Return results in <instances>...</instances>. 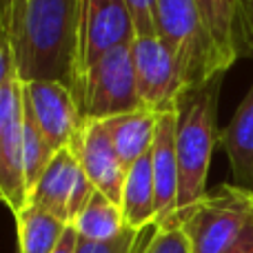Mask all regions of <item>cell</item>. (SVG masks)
<instances>
[{
	"label": "cell",
	"instance_id": "1",
	"mask_svg": "<svg viewBox=\"0 0 253 253\" xmlns=\"http://www.w3.org/2000/svg\"><path fill=\"white\" fill-rule=\"evenodd\" d=\"M0 27L22 83L60 80L74 89L80 0H11L0 13Z\"/></svg>",
	"mask_w": 253,
	"mask_h": 253
},
{
	"label": "cell",
	"instance_id": "2",
	"mask_svg": "<svg viewBox=\"0 0 253 253\" xmlns=\"http://www.w3.org/2000/svg\"><path fill=\"white\" fill-rule=\"evenodd\" d=\"M222 76L191 89L178 102V126H175V151L180 162V198L178 209L169 224H180L193 205L207 196V175L211 156L220 142L218 133V102L222 89Z\"/></svg>",
	"mask_w": 253,
	"mask_h": 253
},
{
	"label": "cell",
	"instance_id": "3",
	"mask_svg": "<svg viewBox=\"0 0 253 253\" xmlns=\"http://www.w3.org/2000/svg\"><path fill=\"white\" fill-rule=\"evenodd\" d=\"M156 36L175 53L191 89L229 71L196 0H156Z\"/></svg>",
	"mask_w": 253,
	"mask_h": 253
},
{
	"label": "cell",
	"instance_id": "4",
	"mask_svg": "<svg viewBox=\"0 0 253 253\" xmlns=\"http://www.w3.org/2000/svg\"><path fill=\"white\" fill-rule=\"evenodd\" d=\"M25 142V84L18 78L9 44L0 47V193L13 218L29 205L22 162Z\"/></svg>",
	"mask_w": 253,
	"mask_h": 253
},
{
	"label": "cell",
	"instance_id": "5",
	"mask_svg": "<svg viewBox=\"0 0 253 253\" xmlns=\"http://www.w3.org/2000/svg\"><path fill=\"white\" fill-rule=\"evenodd\" d=\"M253 224V196L231 182L209 191L180 220L193 253H229Z\"/></svg>",
	"mask_w": 253,
	"mask_h": 253
},
{
	"label": "cell",
	"instance_id": "6",
	"mask_svg": "<svg viewBox=\"0 0 253 253\" xmlns=\"http://www.w3.org/2000/svg\"><path fill=\"white\" fill-rule=\"evenodd\" d=\"M84 120H107L142 109L131 47L105 53L76 89Z\"/></svg>",
	"mask_w": 253,
	"mask_h": 253
},
{
	"label": "cell",
	"instance_id": "7",
	"mask_svg": "<svg viewBox=\"0 0 253 253\" xmlns=\"http://www.w3.org/2000/svg\"><path fill=\"white\" fill-rule=\"evenodd\" d=\"M135 38V25L125 0H80V42L74 93L91 65L114 49L131 47Z\"/></svg>",
	"mask_w": 253,
	"mask_h": 253
},
{
	"label": "cell",
	"instance_id": "8",
	"mask_svg": "<svg viewBox=\"0 0 253 253\" xmlns=\"http://www.w3.org/2000/svg\"><path fill=\"white\" fill-rule=\"evenodd\" d=\"M142 107L156 114L178 109V102L191 91L175 53L158 36H138L131 44Z\"/></svg>",
	"mask_w": 253,
	"mask_h": 253
},
{
	"label": "cell",
	"instance_id": "9",
	"mask_svg": "<svg viewBox=\"0 0 253 253\" xmlns=\"http://www.w3.org/2000/svg\"><path fill=\"white\" fill-rule=\"evenodd\" d=\"M25 84V105L47 135L53 151L71 147L84 125L78 98L60 80H34Z\"/></svg>",
	"mask_w": 253,
	"mask_h": 253
},
{
	"label": "cell",
	"instance_id": "10",
	"mask_svg": "<svg viewBox=\"0 0 253 253\" xmlns=\"http://www.w3.org/2000/svg\"><path fill=\"white\" fill-rule=\"evenodd\" d=\"M71 149L76 151L84 175L91 180L96 191L120 205L129 167L120 160L105 123L102 120H84Z\"/></svg>",
	"mask_w": 253,
	"mask_h": 253
},
{
	"label": "cell",
	"instance_id": "11",
	"mask_svg": "<svg viewBox=\"0 0 253 253\" xmlns=\"http://www.w3.org/2000/svg\"><path fill=\"white\" fill-rule=\"evenodd\" d=\"M175 126L178 111L158 116L156 138L151 147V169L156 184V224L165 227L173 220L180 198V162L175 151Z\"/></svg>",
	"mask_w": 253,
	"mask_h": 253
},
{
	"label": "cell",
	"instance_id": "12",
	"mask_svg": "<svg viewBox=\"0 0 253 253\" xmlns=\"http://www.w3.org/2000/svg\"><path fill=\"white\" fill-rule=\"evenodd\" d=\"M80 178H83V167L76 151L71 147L60 149L40 175L36 187L31 189L29 205L40 207L69 224V205Z\"/></svg>",
	"mask_w": 253,
	"mask_h": 253
},
{
	"label": "cell",
	"instance_id": "13",
	"mask_svg": "<svg viewBox=\"0 0 253 253\" xmlns=\"http://www.w3.org/2000/svg\"><path fill=\"white\" fill-rule=\"evenodd\" d=\"M220 144L227 153L231 184L253 196V83L220 133Z\"/></svg>",
	"mask_w": 253,
	"mask_h": 253
},
{
	"label": "cell",
	"instance_id": "14",
	"mask_svg": "<svg viewBox=\"0 0 253 253\" xmlns=\"http://www.w3.org/2000/svg\"><path fill=\"white\" fill-rule=\"evenodd\" d=\"M120 209L125 215V224L133 231L156 224V184H153L151 151L129 167Z\"/></svg>",
	"mask_w": 253,
	"mask_h": 253
},
{
	"label": "cell",
	"instance_id": "15",
	"mask_svg": "<svg viewBox=\"0 0 253 253\" xmlns=\"http://www.w3.org/2000/svg\"><path fill=\"white\" fill-rule=\"evenodd\" d=\"M156 111L149 109H138L129 111V114L116 116V118L102 120L109 131L114 147L118 151L120 160L126 167L135 165L142 156H147L153 147V138H156V125H158Z\"/></svg>",
	"mask_w": 253,
	"mask_h": 253
},
{
	"label": "cell",
	"instance_id": "16",
	"mask_svg": "<svg viewBox=\"0 0 253 253\" xmlns=\"http://www.w3.org/2000/svg\"><path fill=\"white\" fill-rule=\"evenodd\" d=\"M205 25L222 56L224 65H231L240 58V2L238 0H196Z\"/></svg>",
	"mask_w": 253,
	"mask_h": 253
},
{
	"label": "cell",
	"instance_id": "17",
	"mask_svg": "<svg viewBox=\"0 0 253 253\" xmlns=\"http://www.w3.org/2000/svg\"><path fill=\"white\" fill-rule=\"evenodd\" d=\"M67 229L69 224L58 215L36 205H27L16 215L18 253H53L65 238Z\"/></svg>",
	"mask_w": 253,
	"mask_h": 253
},
{
	"label": "cell",
	"instance_id": "18",
	"mask_svg": "<svg viewBox=\"0 0 253 253\" xmlns=\"http://www.w3.org/2000/svg\"><path fill=\"white\" fill-rule=\"evenodd\" d=\"M71 227H74V231L83 240L109 242V240H116L125 231L126 224H125V215L118 202L109 200L107 196L96 191V196L80 211V215L74 220Z\"/></svg>",
	"mask_w": 253,
	"mask_h": 253
},
{
	"label": "cell",
	"instance_id": "19",
	"mask_svg": "<svg viewBox=\"0 0 253 253\" xmlns=\"http://www.w3.org/2000/svg\"><path fill=\"white\" fill-rule=\"evenodd\" d=\"M56 151L49 144L47 135L42 133L40 125L36 123L34 114L27 109L25 105V142H22V162H25V180L27 189L36 187V182L40 180V175L44 173V169L49 167V162L53 160Z\"/></svg>",
	"mask_w": 253,
	"mask_h": 253
},
{
	"label": "cell",
	"instance_id": "20",
	"mask_svg": "<svg viewBox=\"0 0 253 253\" xmlns=\"http://www.w3.org/2000/svg\"><path fill=\"white\" fill-rule=\"evenodd\" d=\"M135 253H193V249L182 227L149 224V227L140 229Z\"/></svg>",
	"mask_w": 253,
	"mask_h": 253
},
{
	"label": "cell",
	"instance_id": "21",
	"mask_svg": "<svg viewBox=\"0 0 253 253\" xmlns=\"http://www.w3.org/2000/svg\"><path fill=\"white\" fill-rule=\"evenodd\" d=\"M138 236L140 231H133V229L126 227L116 240H109V242H89L78 238L76 253H135V249H138Z\"/></svg>",
	"mask_w": 253,
	"mask_h": 253
},
{
	"label": "cell",
	"instance_id": "22",
	"mask_svg": "<svg viewBox=\"0 0 253 253\" xmlns=\"http://www.w3.org/2000/svg\"><path fill=\"white\" fill-rule=\"evenodd\" d=\"M138 36H156V0H125Z\"/></svg>",
	"mask_w": 253,
	"mask_h": 253
},
{
	"label": "cell",
	"instance_id": "23",
	"mask_svg": "<svg viewBox=\"0 0 253 253\" xmlns=\"http://www.w3.org/2000/svg\"><path fill=\"white\" fill-rule=\"evenodd\" d=\"M240 2V58L253 56V0H238Z\"/></svg>",
	"mask_w": 253,
	"mask_h": 253
},
{
	"label": "cell",
	"instance_id": "24",
	"mask_svg": "<svg viewBox=\"0 0 253 253\" xmlns=\"http://www.w3.org/2000/svg\"><path fill=\"white\" fill-rule=\"evenodd\" d=\"M76 247H78V233L74 231V227H69L65 238H62V242L58 245V249L53 253H76Z\"/></svg>",
	"mask_w": 253,
	"mask_h": 253
},
{
	"label": "cell",
	"instance_id": "25",
	"mask_svg": "<svg viewBox=\"0 0 253 253\" xmlns=\"http://www.w3.org/2000/svg\"><path fill=\"white\" fill-rule=\"evenodd\" d=\"M9 4H11V0H2V9H4V7H9Z\"/></svg>",
	"mask_w": 253,
	"mask_h": 253
}]
</instances>
